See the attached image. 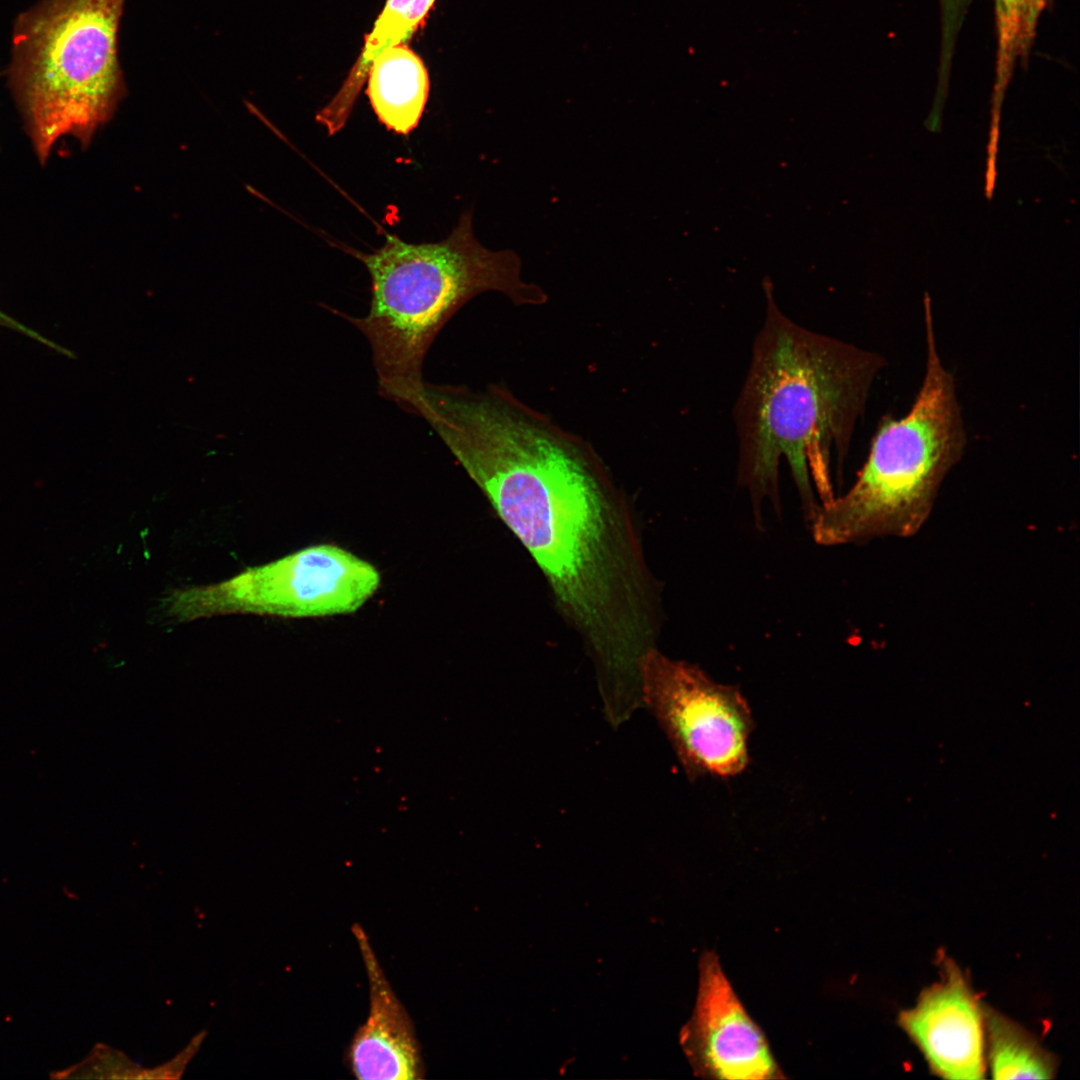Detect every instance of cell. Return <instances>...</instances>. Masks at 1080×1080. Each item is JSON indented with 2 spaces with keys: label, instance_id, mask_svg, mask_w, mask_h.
I'll return each mask as SVG.
<instances>
[{
  "label": "cell",
  "instance_id": "cell-1",
  "mask_svg": "<svg viewBox=\"0 0 1080 1080\" xmlns=\"http://www.w3.org/2000/svg\"><path fill=\"white\" fill-rule=\"evenodd\" d=\"M420 416L531 554L598 670L630 666L655 634L651 593L593 445L503 384H429Z\"/></svg>",
  "mask_w": 1080,
  "mask_h": 1080
},
{
  "label": "cell",
  "instance_id": "cell-2",
  "mask_svg": "<svg viewBox=\"0 0 1080 1080\" xmlns=\"http://www.w3.org/2000/svg\"><path fill=\"white\" fill-rule=\"evenodd\" d=\"M765 318L734 408L739 440L738 482L748 491L757 521L768 499L779 507V465L791 471L811 522L833 494L831 460L847 456L880 354L808 330L788 318L765 287Z\"/></svg>",
  "mask_w": 1080,
  "mask_h": 1080
},
{
  "label": "cell",
  "instance_id": "cell-3",
  "mask_svg": "<svg viewBox=\"0 0 1080 1080\" xmlns=\"http://www.w3.org/2000/svg\"><path fill=\"white\" fill-rule=\"evenodd\" d=\"M371 279V301L362 317L341 314L368 341L379 393L415 414L425 381L422 369L434 339L468 301L498 292L514 305H542L546 292L522 277L520 257L510 249L490 250L473 230L465 211L443 240L405 242L385 234L369 253L351 251Z\"/></svg>",
  "mask_w": 1080,
  "mask_h": 1080
},
{
  "label": "cell",
  "instance_id": "cell-4",
  "mask_svg": "<svg viewBox=\"0 0 1080 1080\" xmlns=\"http://www.w3.org/2000/svg\"><path fill=\"white\" fill-rule=\"evenodd\" d=\"M923 304L926 363L919 391L903 417H882L851 488L819 506L811 524L820 545L914 535L964 454L967 433L955 378L939 355L928 295Z\"/></svg>",
  "mask_w": 1080,
  "mask_h": 1080
},
{
  "label": "cell",
  "instance_id": "cell-5",
  "mask_svg": "<svg viewBox=\"0 0 1080 1080\" xmlns=\"http://www.w3.org/2000/svg\"><path fill=\"white\" fill-rule=\"evenodd\" d=\"M125 0H40L15 23L8 80L41 163L72 137L87 146L125 92Z\"/></svg>",
  "mask_w": 1080,
  "mask_h": 1080
},
{
  "label": "cell",
  "instance_id": "cell-6",
  "mask_svg": "<svg viewBox=\"0 0 1080 1080\" xmlns=\"http://www.w3.org/2000/svg\"><path fill=\"white\" fill-rule=\"evenodd\" d=\"M381 585L369 561L332 543H319L210 586L173 592L166 600L179 621L228 613L324 618L360 610Z\"/></svg>",
  "mask_w": 1080,
  "mask_h": 1080
},
{
  "label": "cell",
  "instance_id": "cell-7",
  "mask_svg": "<svg viewBox=\"0 0 1080 1080\" xmlns=\"http://www.w3.org/2000/svg\"><path fill=\"white\" fill-rule=\"evenodd\" d=\"M642 703L670 739L689 776L727 777L748 763L753 721L741 693L710 679L698 666L655 647L640 662Z\"/></svg>",
  "mask_w": 1080,
  "mask_h": 1080
},
{
  "label": "cell",
  "instance_id": "cell-8",
  "mask_svg": "<svg viewBox=\"0 0 1080 1080\" xmlns=\"http://www.w3.org/2000/svg\"><path fill=\"white\" fill-rule=\"evenodd\" d=\"M682 1043L694 1071L729 1080L783 1078L761 1028L749 1016L714 952L699 964V987Z\"/></svg>",
  "mask_w": 1080,
  "mask_h": 1080
},
{
  "label": "cell",
  "instance_id": "cell-9",
  "mask_svg": "<svg viewBox=\"0 0 1080 1080\" xmlns=\"http://www.w3.org/2000/svg\"><path fill=\"white\" fill-rule=\"evenodd\" d=\"M899 1022L930 1068L948 1079L976 1080L985 1073L981 1009L959 969L945 966L940 983L925 990Z\"/></svg>",
  "mask_w": 1080,
  "mask_h": 1080
},
{
  "label": "cell",
  "instance_id": "cell-10",
  "mask_svg": "<svg viewBox=\"0 0 1080 1080\" xmlns=\"http://www.w3.org/2000/svg\"><path fill=\"white\" fill-rule=\"evenodd\" d=\"M352 932L369 985V1014L356 1030L347 1059L358 1079L421 1080L425 1066L413 1022L388 982L361 925Z\"/></svg>",
  "mask_w": 1080,
  "mask_h": 1080
},
{
  "label": "cell",
  "instance_id": "cell-11",
  "mask_svg": "<svg viewBox=\"0 0 1080 1080\" xmlns=\"http://www.w3.org/2000/svg\"><path fill=\"white\" fill-rule=\"evenodd\" d=\"M366 81L371 106L388 130L407 135L418 126L428 99L429 77L420 57L406 44L382 51Z\"/></svg>",
  "mask_w": 1080,
  "mask_h": 1080
},
{
  "label": "cell",
  "instance_id": "cell-12",
  "mask_svg": "<svg viewBox=\"0 0 1080 1080\" xmlns=\"http://www.w3.org/2000/svg\"><path fill=\"white\" fill-rule=\"evenodd\" d=\"M435 1L387 0L342 86L316 115V121L330 136L346 125L374 59L389 47L406 44L423 24Z\"/></svg>",
  "mask_w": 1080,
  "mask_h": 1080
},
{
  "label": "cell",
  "instance_id": "cell-13",
  "mask_svg": "<svg viewBox=\"0 0 1080 1080\" xmlns=\"http://www.w3.org/2000/svg\"><path fill=\"white\" fill-rule=\"evenodd\" d=\"M985 1016L994 1079L1053 1077L1052 1058L1022 1028L992 1010Z\"/></svg>",
  "mask_w": 1080,
  "mask_h": 1080
},
{
  "label": "cell",
  "instance_id": "cell-14",
  "mask_svg": "<svg viewBox=\"0 0 1080 1080\" xmlns=\"http://www.w3.org/2000/svg\"><path fill=\"white\" fill-rule=\"evenodd\" d=\"M996 81L993 115H999L1004 91L1016 64L1029 53L1047 0H994Z\"/></svg>",
  "mask_w": 1080,
  "mask_h": 1080
},
{
  "label": "cell",
  "instance_id": "cell-15",
  "mask_svg": "<svg viewBox=\"0 0 1080 1080\" xmlns=\"http://www.w3.org/2000/svg\"><path fill=\"white\" fill-rule=\"evenodd\" d=\"M135 1068L129 1060L120 1052L108 1048L97 1047L94 1054L81 1064L70 1068L62 1073L61 1077L67 1078H130L129 1073H134Z\"/></svg>",
  "mask_w": 1080,
  "mask_h": 1080
},
{
  "label": "cell",
  "instance_id": "cell-16",
  "mask_svg": "<svg viewBox=\"0 0 1080 1080\" xmlns=\"http://www.w3.org/2000/svg\"><path fill=\"white\" fill-rule=\"evenodd\" d=\"M967 0H945V8L950 10L951 13L957 11L966 3Z\"/></svg>",
  "mask_w": 1080,
  "mask_h": 1080
}]
</instances>
